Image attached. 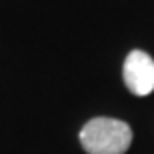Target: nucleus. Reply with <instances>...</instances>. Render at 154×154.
I'll return each mask as SVG.
<instances>
[{
	"mask_svg": "<svg viewBox=\"0 0 154 154\" xmlns=\"http://www.w3.org/2000/svg\"><path fill=\"white\" fill-rule=\"evenodd\" d=\"M86 154H126L132 144V128L124 120L96 116L78 134Z\"/></svg>",
	"mask_w": 154,
	"mask_h": 154,
	"instance_id": "obj_1",
	"label": "nucleus"
},
{
	"mask_svg": "<svg viewBox=\"0 0 154 154\" xmlns=\"http://www.w3.org/2000/svg\"><path fill=\"white\" fill-rule=\"evenodd\" d=\"M122 78L132 94L148 96L154 92V58L144 50H132L124 60Z\"/></svg>",
	"mask_w": 154,
	"mask_h": 154,
	"instance_id": "obj_2",
	"label": "nucleus"
}]
</instances>
